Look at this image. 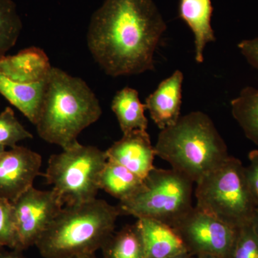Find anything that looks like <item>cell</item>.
I'll return each mask as SVG.
<instances>
[{
	"instance_id": "obj_1",
	"label": "cell",
	"mask_w": 258,
	"mask_h": 258,
	"mask_svg": "<svg viewBox=\"0 0 258 258\" xmlns=\"http://www.w3.org/2000/svg\"><path fill=\"white\" fill-rule=\"evenodd\" d=\"M166 25L153 0H105L87 32L93 58L112 77L154 69V53Z\"/></svg>"
},
{
	"instance_id": "obj_2",
	"label": "cell",
	"mask_w": 258,
	"mask_h": 258,
	"mask_svg": "<svg viewBox=\"0 0 258 258\" xmlns=\"http://www.w3.org/2000/svg\"><path fill=\"white\" fill-rule=\"evenodd\" d=\"M99 101L83 79L52 67L36 124L45 142L68 149L78 143L79 134L99 119Z\"/></svg>"
},
{
	"instance_id": "obj_3",
	"label": "cell",
	"mask_w": 258,
	"mask_h": 258,
	"mask_svg": "<svg viewBox=\"0 0 258 258\" xmlns=\"http://www.w3.org/2000/svg\"><path fill=\"white\" fill-rule=\"evenodd\" d=\"M156 156L195 184L230 157L227 145L208 115L194 111L161 130Z\"/></svg>"
},
{
	"instance_id": "obj_4",
	"label": "cell",
	"mask_w": 258,
	"mask_h": 258,
	"mask_svg": "<svg viewBox=\"0 0 258 258\" xmlns=\"http://www.w3.org/2000/svg\"><path fill=\"white\" fill-rule=\"evenodd\" d=\"M117 206L103 200L66 205L35 246L44 258H69L95 254L115 232Z\"/></svg>"
},
{
	"instance_id": "obj_5",
	"label": "cell",
	"mask_w": 258,
	"mask_h": 258,
	"mask_svg": "<svg viewBox=\"0 0 258 258\" xmlns=\"http://www.w3.org/2000/svg\"><path fill=\"white\" fill-rule=\"evenodd\" d=\"M195 194L197 208L237 229L251 224L257 209L244 166L231 156L197 183Z\"/></svg>"
},
{
	"instance_id": "obj_6",
	"label": "cell",
	"mask_w": 258,
	"mask_h": 258,
	"mask_svg": "<svg viewBox=\"0 0 258 258\" xmlns=\"http://www.w3.org/2000/svg\"><path fill=\"white\" fill-rule=\"evenodd\" d=\"M195 183L174 169L154 167L142 190L117 205L120 215L157 220L174 227L194 208Z\"/></svg>"
},
{
	"instance_id": "obj_7",
	"label": "cell",
	"mask_w": 258,
	"mask_h": 258,
	"mask_svg": "<svg viewBox=\"0 0 258 258\" xmlns=\"http://www.w3.org/2000/svg\"><path fill=\"white\" fill-rule=\"evenodd\" d=\"M107 160L106 152L78 142L50 156L46 172L42 176L64 204L87 203L96 199L101 189L100 176Z\"/></svg>"
},
{
	"instance_id": "obj_8",
	"label": "cell",
	"mask_w": 258,
	"mask_h": 258,
	"mask_svg": "<svg viewBox=\"0 0 258 258\" xmlns=\"http://www.w3.org/2000/svg\"><path fill=\"white\" fill-rule=\"evenodd\" d=\"M173 228L191 255L231 258L240 229L194 207Z\"/></svg>"
},
{
	"instance_id": "obj_9",
	"label": "cell",
	"mask_w": 258,
	"mask_h": 258,
	"mask_svg": "<svg viewBox=\"0 0 258 258\" xmlns=\"http://www.w3.org/2000/svg\"><path fill=\"white\" fill-rule=\"evenodd\" d=\"M14 208L18 250L36 244L43 232L63 208V202L55 190L42 191L32 186L13 203Z\"/></svg>"
},
{
	"instance_id": "obj_10",
	"label": "cell",
	"mask_w": 258,
	"mask_h": 258,
	"mask_svg": "<svg viewBox=\"0 0 258 258\" xmlns=\"http://www.w3.org/2000/svg\"><path fill=\"white\" fill-rule=\"evenodd\" d=\"M41 166V156L31 149L17 145L6 150L0 159V198L15 202L42 176Z\"/></svg>"
},
{
	"instance_id": "obj_11",
	"label": "cell",
	"mask_w": 258,
	"mask_h": 258,
	"mask_svg": "<svg viewBox=\"0 0 258 258\" xmlns=\"http://www.w3.org/2000/svg\"><path fill=\"white\" fill-rule=\"evenodd\" d=\"M107 159L124 166L145 179L154 169L155 149L147 131L134 130L123 134L106 151Z\"/></svg>"
},
{
	"instance_id": "obj_12",
	"label": "cell",
	"mask_w": 258,
	"mask_h": 258,
	"mask_svg": "<svg viewBox=\"0 0 258 258\" xmlns=\"http://www.w3.org/2000/svg\"><path fill=\"white\" fill-rule=\"evenodd\" d=\"M183 80L184 75L176 70L146 99L151 118L161 130L175 124L180 118Z\"/></svg>"
},
{
	"instance_id": "obj_13",
	"label": "cell",
	"mask_w": 258,
	"mask_h": 258,
	"mask_svg": "<svg viewBox=\"0 0 258 258\" xmlns=\"http://www.w3.org/2000/svg\"><path fill=\"white\" fill-rule=\"evenodd\" d=\"M52 66L45 51L30 47L13 55L0 58V74L7 79L20 83H33L45 81Z\"/></svg>"
},
{
	"instance_id": "obj_14",
	"label": "cell",
	"mask_w": 258,
	"mask_h": 258,
	"mask_svg": "<svg viewBox=\"0 0 258 258\" xmlns=\"http://www.w3.org/2000/svg\"><path fill=\"white\" fill-rule=\"evenodd\" d=\"M136 223L146 258H167L188 252L179 234L171 226L151 219H138Z\"/></svg>"
},
{
	"instance_id": "obj_15",
	"label": "cell",
	"mask_w": 258,
	"mask_h": 258,
	"mask_svg": "<svg viewBox=\"0 0 258 258\" xmlns=\"http://www.w3.org/2000/svg\"><path fill=\"white\" fill-rule=\"evenodd\" d=\"M212 13L211 0H179V16L193 32L195 60L198 63L204 61V50L207 44L215 41L211 25Z\"/></svg>"
},
{
	"instance_id": "obj_16",
	"label": "cell",
	"mask_w": 258,
	"mask_h": 258,
	"mask_svg": "<svg viewBox=\"0 0 258 258\" xmlns=\"http://www.w3.org/2000/svg\"><path fill=\"white\" fill-rule=\"evenodd\" d=\"M46 84L47 79L40 82L20 83L10 81L0 74V95L34 125L36 124L41 111Z\"/></svg>"
},
{
	"instance_id": "obj_17",
	"label": "cell",
	"mask_w": 258,
	"mask_h": 258,
	"mask_svg": "<svg viewBox=\"0 0 258 258\" xmlns=\"http://www.w3.org/2000/svg\"><path fill=\"white\" fill-rule=\"evenodd\" d=\"M111 109L123 134L134 130L147 131V107L139 99L137 90L125 87L118 91L112 101Z\"/></svg>"
},
{
	"instance_id": "obj_18",
	"label": "cell",
	"mask_w": 258,
	"mask_h": 258,
	"mask_svg": "<svg viewBox=\"0 0 258 258\" xmlns=\"http://www.w3.org/2000/svg\"><path fill=\"white\" fill-rule=\"evenodd\" d=\"M99 185L100 189L123 202L142 190L144 179L124 166L107 160L101 171Z\"/></svg>"
},
{
	"instance_id": "obj_19",
	"label": "cell",
	"mask_w": 258,
	"mask_h": 258,
	"mask_svg": "<svg viewBox=\"0 0 258 258\" xmlns=\"http://www.w3.org/2000/svg\"><path fill=\"white\" fill-rule=\"evenodd\" d=\"M103 258H146L143 241L137 223L113 232L101 248Z\"/></svg>"
},
{
	"instance_id": "obj_20",
	"label": "cell",
	"mask_w": 258,
	"mask_h": 258,
	"mask_svg": "<svg viewBox=\"0 0 258 258\" xmlns=\"http://www.w3.org/2000/svg\"><path fill=\"white\" fill-rule=\"evenodd\" d=\"M232 113L246 137L258 146V90L247 86L231 101Z\"/></svg>"
},
{
	"instance_id": "obj_21",
	"label": "cell",
	"mask_w": 258,
	"mask_h": 258,
	"mask_svg": "<svg viewBox=\"0 0 258 258\" xmlns=\"http://www.w3.org/2000/svg\"><path fill=\"white\" fill-rule=\"evenodd\" d=\"M23 30V22L13 0H0V58L15 46Z\"/></svg>"
},
{
	"instance_id": "obj_22",
	"label": "cell",
	"mask_w": 258,
	"mask_h": 258,
	"mask_svg": "<svg viewBox=\"0 0 258 258\" xmlns=\"http://www.w3.org/2000/svg\"><path fill=\"white\" fill-rule=\"evenodd\" d=\"M32 135L15 116L10 107L0 113V146L13 148L25 139H32Z\"/></svg>"
},
{
	"instance_id": "obj_23",
	"label": "cell",
	"mask_w": 258,
	"mask_h": 258,
	"mask_svg": "<svg viewBox=\"0 0 258 258\" xmlns=\"http://www.w3.org/2000/svg\"><path fill=\"white\" fill-rule=\"evenodd\" d=\"M0 247H18V232L13 203L0 198Z\"/></svg>"
},
{
	"instance_id": "obj_24",
	"label": "cell",
	"mask_w": 258,
	"mask_h": 258,
	"mask_svg": "<svg viewBox=\"0 0 258 258\" xmlns=\"http://www.w3.org/2000/svg\"><path fill=\"white\" fill-rule=\"evenodd\" d=\"M231 258H258V235L251 224L239 230Z\"/></svg>"
},
{
	"instance_id": "obj_25",
	"label": "cell",
	"mask_w": 258,
	"mask_h": 258,
	"mask_svg": "<svg viewBox=\"0 0 258 258\" xmlns=\"http://www.w3.org/2000/svg\"><path fill=\"white\" fill-rule=\"evenodd\" d=\"M249 164L244 167L246 180L249 192L258 208V150H252L249 153Z\"/></svg>"
},
{
	"instance_id": "obj_26",
	"label": "cell",
	"mask_w": 258,
	"mask_h": 258,
	"mask_svg": "<svg viewBox=\"0 0 258 258\" xmlns=\"http://www.w3.org/2000/svg\"><path fill=\"white\" fill-rule=\"evenodd\" d=\"M237 47L247 62L258 70V37L251 40H242Z\"/></svg>"
},
{
	"instance_id": "obj_27",
	"label": "cell",
	"mask_w": 258,
	"mask_h": 258,
	"mask_svg": "<svg viewBox=\"0 0 258 258\" xmlns=\"http://www.w3.org/2000/svg\"><path fill=\"white\" fill-rule=\"evenodd\" d=\"M0 258H28L23 255L22 251L17 249L7 250L4 247H0Z\"/></svg>"
},
{
	"instance_id": "obj_28",
	"label": "cell",
	"mask_w": 258,
	"mask_h": 258,
	"mask_svg": "<svg viewBox=\"0 0 258 258\" xmlns=\"http://www.w3.org/2000/svg\"><path fill=\"white\" fill-rule=\"evenodd\" d=\"M251 225L258 235V208L256 209L255 212H254V216L251 221Z\"/></svg>"
},
{
	"instance_id": "obj_29",
	"label": "cell",
	"mask_w": 258,
	"mask_h": 258,
	"mask_svg": "<svg viewBox=\"0 0 258 258\" xmlns=\"http://www.w3.org/2000/svg\"><path fill=\"white\" fill-rule=\"evenodd\" d=\"M167 258H195V256L191 255L189 252H185V253L177 254V255Z\"/></svg>"
},
{
	"instance_id": "obj_30",
	"label": "cell",
	"mask_w": 258,
	"mask_h": 258,
	"mask_svg": "<svg viewBox=\"0 0 258 258\" xmlns=\"http://www.w3.org/2000/svg\"><path fill=\"white\" fill-rule=\"evenodd\" d=\"M69 258H98L95 255V254H83V255L74 256V257Z\"/></svg>"
},
{
	"instance_id": "obj_31",
	"label": "cell",
	"mask_w": 258,
	"mask_h": 258,
	"mask_svg": "<svg viewBox=\"0 0 258 258\" xmlns=\"http://www.w3.org/2000/svg\"><path fill=\"white\" fill-rule=\"evenodd\" d=\"M195 258H220L216 256L209 255V254H202V255L196 256Z\"/></svg>"
},
{
	"instance_id": "obj_32",
	"label": "cell",
	"mask_w": 258,
	"mask_h": 258,
	"mask_svg": "<svg viewBox=\"0 0 258 258\" xmlns=\"http://www.w3.org/2000/svg\"><path fill=\"white\" fill-rule=\"evenodd\" d=\"M5 152H6V147H3V146H0V159L3 157Z\"/></svg>"
}]
</instances>
